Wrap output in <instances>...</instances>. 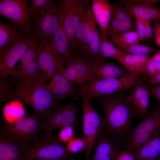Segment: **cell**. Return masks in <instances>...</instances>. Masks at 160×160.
<instances>
[{"mask_svg":"<svg viewBox=\"0 0 160 160\" xmlns=\"http://www.w3.org/2000/svg\"><path fill=\"white\" fill-rule=\"evenodd\" d=\"M88 0H60L58 4L64 16L63 24L70 43V49L73 58L75 57V36L79 23L87 14Z\"/></svg>","mask_w":160,"mask_h":160,"instance_id":"cell-7","label":"cell"},{"mask_svg":"<svg viewBox=\"0 0 160 160\" xmlns=\"http://www.w3.org/2000/svg\"><path fill=\"white\" fill-rule=\"evenodd\" d=\"M63 16L58 4H53L42 14L36 17V37L41 41H50L59 28Z\"/></svg>","mask_w":160,"mask_h":160,"instance_id":"cell-13","label":"cell"},{"mask_svg":"<svg viewBox=\"0 0 160 160\" xmlns=\"http://www.w3.org/2000/svg\"><path fill=\"white\" fill-rule=\"evenodd\" d=\"M160 73V63L151 60L149 61L143 74L147 79L152 78Z\"/></svg>","mask_w":160,"mask_h":160,"instance_id":"cell-37","label":"cell"},{"mask_svg":"<svg viewBox=\"0 0 160 160\" xmlns=\"http://www.w3.org/2000/svg\"><path fill=\"white\" fill-rule=\"evenodd\" d=\"M118 20L122 26L124 32L136 31L135 20L126 9L119 3L114 5L112 17Z\"/></svg>","mask_w":160,"mask_h":160,"instance_id":"cell-28","label":"cell"},{"mask_svg":"<svg viewBox=\"0 0 160 160\" xmlns=\"http://www.w3.org/2000/svg\"><path fill=\"white\" fill-rule=\"evenodd\" d=\"M156 160H160V155L158 157L157 159Z\"/></svg>","mask_w":160,"mask_h":160,"instance_id":"cell-48","label":"cell"},{"mask_svg":"<svg viewBox=\"0 0 160 160\" xmlns=\"http://www.w3.org/2000/svg\"><path fill=\"white\" fill-rule=\"evenodd\" d=\"M157 133H160L156 132H148L128 137L126 142V150L132 152L143 145Z\"/></svg>","mask_w":160,"mask_h":160,"instance_id":"cell-31","label":"cell"},{"mask_svg":"<svg viewBox=\"0 0 160 160\" xmlns=\"http://www.w3.org/2000/svg\"><path fill=\"white\" fill-rule=\"evenodd\" d=\"M0 15L18 25L26 34L31 31V8L26 0H0Z\"/></svg>","mask_w":160,"mask_h":160,"instance_id":"cell-10","label":"cell"},{"mask_svg":"<svg viewBox=\"0 0 160 160\" xmlns=\"http://www.w3.org/2000/svg\"><path fill=\"white\" fill-rule=\"evenodd\" d=\"M25 143H17L0 136V160H24Z\"/></svg>","mask_w":160,"mask_h":160,"instance_id":"cell-23","label":"cell"},{"mask_svg":"<svg viewBox=\"0 0 160 160\" xmlns=\"http://www.w3.org/2000/svg\"><path fill=\"white\" fill-rule=\"evenodd\" d=\"M151 132L160 133V107L153 109L148 113L141 122L132 129L128 137Z\"/></svg>","mask_w":160,"mask_h":160,"instance_id":"cell-24","label":"cell"},{"mask_svg":"<svg viewBox=\"0 0 160 160\" xmlns=\"http://www.w3.org/2000/svg\"><path fill=\"white\" fill-rule=\"evenodd\" d=\"M49 80L46 85L56 101L67 97L79 99L77 87H75L62 74L57 73Z\"/></svg>","mask_w":160,"mask_h":160,"instance_id":"cell-16","label":"cell"},{"mask_svg":"<svg viewBox=\"0 0 160 160\" xmlns=\"http://www.w3.org/2000/svg\"><path fill=\"white\" fill-rule=\"evenodd\" d=\"M146 82L150 84H155L160 83V73L156 76L146 80Z\"/></svg>","mask_w":160,"mask_h":160,"instance_id":"cell-45","label":"cell"},{"mask_svg":"<svg viewBox=\"0 0 160 160\" xmlns=\"http://www.w3.org/2000/svg\"><path fill=\"white\" fill-rule=\"evenodd\" d=\"M151 57L150 55H140L124 53L118 61L129 73L142 74Z\"/></svg>","mask_w":160,"mask_h":160,"instance_id":"cell-25","label":"cell"},{"mask_svg":"<svg viewBox=\"0 0 160 160\" xmlns=\"http://www.w3.org/2000/svg\"><path fill=\"white\" fill-rule=\"evenodd\" d=\"M153 30L156 43L160 47V22L159 20L154 21Z\"/></svg>","mask_w":160,"mask_h":160,"instance_id":"cell-41","label":"cell"},{"mask_svg":"<svg viewBox=\"0 0 160 160\" xmlns=\"http://www.w3.org/2000/svg\"><path fill=\"white\" fill-rule=\"evenodd\" d=\"M74 134V127H66L61 129L58 134L57 138L62 143H67L73 138Z\"/></svg>","mask_w":160,"mask_h":160,"instance_id":"cell-38","label":"cell"},{"mask_svg":"<svg viewBox=\"0 0 160 160\" xmlns=\"http://www.w3.org/2000/svg\"><path fill=\"white\" fill-rule=\"evenodd\" d=\"M33 142L31 145L25 143L24 160H61L70 156L66 146L54 136L52 132L45 131Z\"/></svg>","mask_w":160,"mask_h":160,"instance_id":"cell-4","label":"cell"},{"mask_svg":"<svg viewBox=\"0 0 160 160\" xmlns=\"http://www.w3.org/2000/svg\"><path fill=\"white\" fill-rule=\"evenodd\" d=\"M87 16L91 31V39L90 43V56L96 60H99L100 39L89 1L87 2Z\"/></svg>","mask_w":160,"mask_h":160,"instance_id":"cell-26","label":"cell"},{"mask_svg":"<svg viewBox=\"0 0 160 160\" xmlns=\"http://www.w3.org/2000/svg\"><path fill=\"white\" fill-rule=\"evenodd\" d=\"M37 60L47 80L57 73L63 74L65 60L56 51L49 41L41 40V42L39 44Z\"/></svg>","mask_w":160,"mask_h":160,"instance_id":"cell-11","label":"cell"},{"mask_svg":"<svg viewBox=\"0 0 160 160\" xmlns=\"http://www.w3.org/2000/svg\"><path fill=\"white\" fill-rule=\"evenodd\" d=\"M131 2L137 4H155L160 1L159 0H133Z\"/></svg>","mask_w":160,"mask_h":160,"instance_id":"cell-44","label":"cell"},{"mask_svg":"<svg viewBox=\"0 0 160 160\" xmlns=\"http://www.w3.org/2000/svg\"><path fill=\"white\" fill-rule=\"evenodd\" d=\"M77 111L74 103L63 104L60 101L57 102L42 120V130L53 132L66 127H74L77 121Z\"/></svg>","mask_w":160,"mask_h":160,"instance_id":"cell-9","label":"cell"},{"mask_svg":"<svg viewBox=\"0 0 160 160\" xmlns=\"http://www.w3.org/2000/svg\"><path fill=\"white\" fill-rule=\"evenodd\" d=\"M52 0H31V10L32 14L37 17L42 14L53 4Z\"/></svg>","mask_w":160,"mask_h":160,"instance_id":"cell-33","label":"cell"},{"mask_svg":"<svg viewBox=\"0 0 160 160\" xmlns=\"http://www.w3.org/2000/svg\"><path fill=\"white\" fill-rule=\"evenodd\" d=\"M137 31L139 36L140 41L145 39V27L143 20L135 18Z\"/></svg>","mask_w":160,"mask_h":160,"instance_id":"cell-39","label":"cell"},{"mask_svg":"<svg viewBox=\"0 0 160 160\" xmlns=\"http://www.w3.org/2000/svg\"><path fill=\"white\" fill-rule=\"evenodd\" d=\"M100 58L105 60L108 57L112 58L118 61L124 53L109 41L108 38H103L100 36Z\"/></svg>","mask_w":160,"mask_h":160,"instance_id":"cell-30","label":"cell"},{"mask_svg":"<svg viewBox=\"0 0 160 160\" xmlns=\"http://www.w3.org/2000/svg\"><path fill=\"white\" fill-rule=\"evenodd\" d=\"M135 117L143 120L148 113L149 91L144 80L135 86L126 99Z\"/></svg>","mask_w":160,"mask_h":160,"instance_id":"cell-15","label":"cell"},{"mask_svg":"<svg viewBox=\"0 0 160 160\" xmlns=\"http://www.w3.org/2000/svg\"><path fill=\"white\" fill-rule=\"evenodd\" d=\"M82 98L81 108L83 111L82 138L85 144V159L90 160L91 152L95 147L97 140L105 123L103 118H101L97 111L91 105L90 100L84 95Z\"/></svg>","mask_w":160,"mask_h":160,"instance_id":"cell-6","label":"cell"},{"mask_svg":"<svg viewBox=\"0 0 160 160\" xmlns=\"http://www.w3.org/2000/svg\"><path fill=\"white\" fill-rule=\"evenodd\" d=\"M63 19L64 16L59 28L49 41L56 51L64 58L68 65L73 57L70 51L69 41L64 28Z\"/></svg>","mask_w":160,"mask_h":160,"instance_id":"cell-21","label":"cell"},{"mask_svg":"<svg viewBox=\"0 0 160 160\" xmlns=\"http://www.w3.org/2000/svg\"><path fill=\"white\" fill-rule=\"evenodd\" d=\"M128 73L125 69L100 58L93 68L92 80L116 79Z\"/></svg>","mask_w":160,"mask_h":160,"instance_id":"cell-20","label":"cell"},{"mask_svg":"<svg viewBox=\"0 0 160 160\" xmlns=\"http://www.w3.org/2000/svg\"><path fill=\"white\" fill-rule=\"evenodd\" d=\"M67 150L70 154L76 153L85 149V144L82 138H73L67 143Z\"/></svg>","mask_w":160,"mask_h":160,"instance_id":"cell-35","label":"cell"},{"mask_svg":"<svg viewBox=\"0 0 160 160\" xmlns=\"http://www.w3.org/2000/svg\"><path fill=\"white\" fill-rule=\"evenodd\" d=\"M61 160H74L72 157H70V156L63 159Z\"/></svg>","mask_w":160,"mask_h":160,"instance_id":"cell-47","label":"cell"},{"mask_svg":"<svg viewBox=\"0 0 160 160\" xmlns=\"http://www.w3.org/2000/svg\"><path fill=\"white\" fill-rule=\"evenodd\" d=\"M92 160H116L122 151V140L104 127L97 139Z\"/></svg>","mask_w":160,"mask_h":160,"instance_id":"cell-14","label":"cell"},{"mask_svg":"<svg viewBox=\"0 0 160 160\" xmlns=\"http://www.w3.org/2000/svg\"><path fill=\"white\" fill-rule=\"evenodd\" d=\"M39 45L37 42L31 46L26 51L20 60L21 68L26 64L37 60Z\"/></svg>","mask_w":160,"mask_h":160,"instance_id":"cell-34","label":"cell"},{"mask_svg":"<svg viewBox=\"0 0 160 160\" xmlns=\"http://www.w3.org/2000/svg\"><path fill=\"white\" fill-rule=\"evenodd\" d=\"M125 54L135 55H148L158 50L152 47L137 43L122 49L120 50Z\"/></svg>","mask_w":160,"mask_h":160,"instance_id":"cell-32","label":"cell"},{"mask_svg":"<svg viewBox=\"0 0 160 160\" xmlns=\"http://www.w3.org/2000/svg\"><path fill=\"white\" fill-rule=\"evenodd\" d=\"M116 160H135V158L132 152L128 150L122 151Z\"/></svg>","mask_w":160,"mask_h":160,"instance_id":"cell-42","label":"cell"},{"mask_svg":"<svg viewBox=\"0 0 160 160\" xmlns=\"http://www.w3.org/2000/svg\"><path fill=\"white\" fill-rule=\"evenodd\" d=\"M140 41L137 31H132L122 33L111 38L110 42L120 51Z\"/></svg>","mask_w":160,"mask_h":160,"instance_id":"cell-29","label":"cell"},{"mask_svg":"<svg viewBox=\"0 0 160 160\" xmlns=\"http://www.w3.org/2000/svg\"><path fill=\"white\" fill-rule=\"evenodd\" d=\"M141 75L128 73L114 79L92 80L82 88L77 87L78 95H85L90 100L128 92L144 80Z\"/></svg>","mask_w":160,"mask_h":160,"instance_id":"cell-3","label":"cell"},{"mask_svg":"<svg viewBox=\"0 0 160 160\" xmlns=\"http://www.w3.org/2000/svg\"><path fill=\"white\" fill-rule=\"evenodd\" d=\"M97 60L76 56L67 65L63 75L73 85L82 88L92 80V70Z\"/></svg>","mask_w":160,"mask_h":160,"instance_id":"cell-12","label":"cell"},{"mask_svg":"<svg viewBox=\"0 0 160 160\" xmlns=\"http://www.w3.org/2000/svg\"><path fill=\"white\" fill-rule=\"evenodd\" d=\"M131 16L142 20H160V9L155 4H137L130 0H120Z\"/></svg>","mask_w":160,"mask_h":160,"instance_id":"cell-19","label":"cell"},{"mask_svg":"<svg viewBox=\"0 0 160 160\" xmlns=\"http://www.w3.org/2000/svg\"><path fill=\"white\" fill-rule=\"evenodd\" d=\"M143 20L145 27V40H149L152 39L153 36V29L151 25L152 20Z\"/></svg>","mask_w":160,"mask_h":160,"instance_id":"cell-40","label":"cell"},{"mask_svg":"<svg viewBox=\"0 0 160 160\" xmlns=\"http://www.w3.org/2000/svg\"><path fill=\"white\" fill-rule=\"evenodd\" d=\"M135 160H156L160 155V133L132 151Z\"/></svg>","mask_w":160,"mask_h":160,"instance_id":"cell-22","label":"cell"},{"mask_svg":"<svg viewBox=\"0 0 160 160\" xmlns=\"http://www.w3.org/2000/svg\"><path fill=\"white\" fill-rule=\"evenodd\" d=\"M28 37L13 27L1 21L0 23V52L11 43Z\"/></svg>","mask_w":160,"mask_h":160,"instance_id":"cell-27","label":"cell"},{"mask_svg":"<svg viewBox=\"0 0 160 160\" xmlns=\"http://www.w3.org/2000/svg\"><path fill=\"white\" fill-rule=\"evenodd\" d=\"M152 87V95L160 102V85H153Z\"/></svg>","mask_w":160,"mask_h":160,"instance_id":"cell-43","label":"cell"},{"mask_svg":"<svg viewBox=\"0 0 160 160\" xmlns=\"http://www.w3.org/2000/svg\"><path fill=\"white\" fill-rule=\"evenodd\" d=\"M41 120L34 113L15 123L3 122L0 126V136L17 143L34 141L39 137Z\"/></svg>","mask_w":160,"mask_h":160,"instance_id":"cell-5","label":"cell"},{"mask_svg":"<svg viewBox=\"0 0 160 160\" xmlns=\"http://www.w3.org/2000/svg\"><path fill=\"white\" fill-rule=\"evenodd\" d=\"M5 79H2L0 81V102L10 99L14 90L10 82Z\"/></svg>","mask_w":160,"mask_h":160,"instance_id":"cell-36","label":"cell"},{"mask_svg":"<svg viewBox=\"0 0 160 160\" xmlns=\"http://www.w3.org/2000/svg\"><path fill=\"white\" fill-rule=\"evenodd\" d=\"M150 60L160 63V50L156 52L154 55L151 56Z\"/></svg>","mask_w":160,"mask_h":160,"instance_id":"cell-46","label":"cell"},{"mask_svg":"<svg viewBox=\"0 0 160 160\" xmlns=\"http://www.w3.org/2000/svg\"><path fill=\"white\" fill-rule=\"evenodd\" d=\"M91 2V9L93 16L101 30L100 37L107 38L108 30L114 5L106 0H92Z\"/></svg>","mask_w":160,"mask_h":160,"instance_id":"cell-17","label":"cell"},{"mask_svg":"<svg viewBox=\"0 0 160 160\" xmlns=\"http://www.w3.org/2000/svg\"><path fill=\"white\" fill-rule=\"evenodd\" d=\"M39 39L36 37L20 40L11 43L0 52V77L5 79L10 75L17 79L19 71L16 70L15 65L28 49Z\"/></svg>","mask_w":160,"mask_h":160,"instance_id":"cell-8","label":"cell"},{"mask_svg":"<svg viewBox=\"0 0 160 160\" xmlns=\"http://www.w3.org/2000/svg\"><path fill=\"white\" fill-rule=\"evenodd\" d=\"M19 80L10 99L18 100L31 108L42 120L57 102L46 86V77L37 79L22 78Z\"/></svg>","mask_w":160,"mask_h":160,"instance_id":"cell-1","label":"cell"},{"mask_svg":"<svg viewBox=\"0 0 160 160\" xmlns=\"http://www.w3.org/2000/svg\"><path fill=\"white\" fill-rule=\"evenodd\" d=\"M91 39V28L87 14L81 20L76 33L75 57L80 56L87 59H93L90 55Z\"/></svg>","mask_w":160,"mask_h":160,"instance_id":"cell-18","label":"cell"},{"mask_svg":"<svg viewBox=\"0 0 160 160\" xmlns=\"http://www.w3.org/2000/svg\"><path fill=\"white\" fill-rule=\"evenodd\" d=\"M116 94L99 97L97 100L103 110L105 121L104 128L122 140L129 137L135 117L126 99Z\"/></svg>","mask_w":160,"mask_h":160,"instance_id":"cell-2","label":"cell"},{"mask_svg":"<svg viewBox=\"0 0 160 160\" xmlns=\"http://www.w3.org/2000/svg\"><path fill=\"white\" fill-rule=\"evenodd\" d=\"M38 160H43V159H38Z\"/></svg>","mask_w":160,"mask_h":160,"instance_id":"cell-49","label":"cell"}]
</instances>
